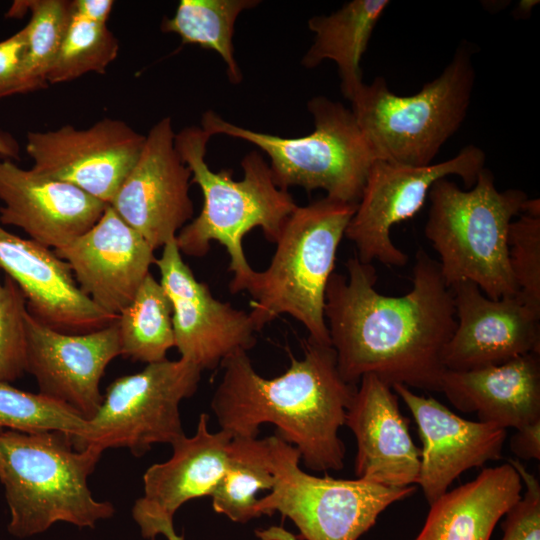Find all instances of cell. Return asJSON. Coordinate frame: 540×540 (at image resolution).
Segmentation results:
<instances>
[{
	"mask_svg": "<svg viewBox=\"0 0 540 540\" xmlns=\"http://www.w3.org/2000/svg\"><path fill=\"white\" fill-rule=\"evenodd\" d=\"M28 10L31 18L23 28L26 47L22 67L26 93L42 89L48 84L47 75L70 18L71 1H15L8 14L19 17Z\"/></svg>",
	"mask_w": 540,
	"mask_h": 540,
	"instance_id": "f1b7e54d",
	"label": "cell"
},
{
	"mask_svg": "<svg viewBox=\"0 0 540 540\" xmlns=\"http://www.w3.org/2000/svg\"><path fill=\"white\" fill-rule=\"evenodd\" d=\"M175 135L170 117L151 127L137 161L108 204L154 250L175 239L194 214L192 175L176 149Z\"/></svg>",
	"mask_w": 540,
	"mask_h": 540,
	"instance_id": "5bb4252c",
	"label": "cell"
},
{
	"mask_svg": "<svg viewBox=\"0 0 540 540\" xmlns=\"http://www.w3.org/2000/svg\"><path fill=\"white\" fill-rule=\"evenodd\" d=\"M274 474L267 437H232L222 478L211 494L212 508L233 522L258 518L259 491L271 490Z\"/></svg>",
	"mask_w": 540,
	"mask_h": 540,
	"instance_id": "484cf974",
	"label": "cell"
},
{
	"mask_svg": "<svg viewBox=\"0 0 540 540\" xmlns=\"http://www.w3.org/2000/svg\"><path fill=\"white\" fill-rule=\"evenodd\" d=\"M536 3H539V1H535V0H524V1H521L519 4H518V7L516 9L515 12H518L519 14H525L527 15L528 12L531 11V9L536 5Z\"/></svg>",
	"mask_w": 540,
	"mask_h": 540,
	"instance_id": "60d3db41",
	"label": "cell"
},
{
	"mask_svg": "<svg viewBox=\"0 0 540 540\" xmlns=\"http://www.w3.org/2000/svg\"><path fill=\"white\" fill-rule=\"evenodd\" d=\"M261 540H298L292 534L286 532L280 527H272L264 531H256Z\"/></svg>",
	"mask_w": 540,
	"mask_h": 540,
	"instance_id": "f35d334b",
	"label": "cell"
},
{
	"mask_svg": "<svg viewBox=\"0 0 540 540\" xmlns=\"http://www.w3.org/2000/svg\"><path fill=\"white\" fill-rule=\"evenodd\" d=\"M25 47L23 28L0 41V99L26 93L22 71Z\"/></svg>",
	"mask_w": 540,
	"mask_h": 540,
	"instance_id": "e575fe53",
	"label": "cell"
},
{
	"mask_svg": "<svg viewBox=\"0 0 540 540\" xmlns=\"http://www.w3.org/2000/svg\"><path fill=\"white\" fill-rule=\"evenodd\" d=\"M27 373L39 393L65 403L87 420L103 400L100 382L109 363L121 355L117 320L91 332L66 333L25 317Z\"/></svg>",
	"mask_w": 540,
	"mask_h": 540,
	"instance_id": "9a60e30c",
	"label": "cell"
},
{
	"mask_svg": "<svg viewBox=\"0 0 540 540\" xmlns=\"http://www.w3.org/2000/svg\"><path fill=\"white\" fill-rule=\"evenodd\" d=\"M160 534L164 535L167 540H184L183 536L176 534L173 524L163 527Z\"/></svg>",
	"mask_w": 540,
	"mask_h": 540,
	"instance_id": "ab89813d",
	"label": "cell"
},
{
	"mask_svg": "<svg viewBox=\"0 0 540 540\" xmlns=\"http://www.w3.org/2000/svg\"><path fill=\"white\" fill-rule=\"evenodd\" d=\"M507 245L516 296L540 314V213L522 212L513 220Z\"/></svg>",
	"mask_w": 540,
	"mask_h": 540,
	"instance_id": "1f68e13d",
	"label": "cell"
},
{
	"mask_svg": "<svg viewBox=\"0 0 540 540\" xmlns=\"http://www.w3.org/2000/svg\"><path fill=\"white\" fill-rule=\"evenodd\" d=\"M114 2L112 0H74L72 11L79 16L99 24H106L110 17Z\"/></svg>",
	"mask_w": 540,
	"mask_h": 540,
	"instance_id": "8d00e7d4",
	"label": "cell"
},
{
	"mask_svg": "<svg viewBox=\"0 0 540 540\" xmlns=\"http://www.w3.org/2000/svg\"><path fill=\"white\" fill-rule=\"evenodd\" d=\"M121 355L146 364L163 361L175 347L171 303L149 273L118 315Z\"/></svg>",
	"mask_w": 540,
	"mask_h": 540,
	"instance_id": "83f0119b",
	"label": "cell"
},
{
	"mask_svg": "<svg viewBox=\"0 0 540 540\" xmlns=\"http://www.w3.org/2000/svg\"><path fill=\"white\" fill-rule=\"evenodd\" d=\"M210 138L195 125L175 135L176 149L191 171V183L199 186L203 196L199 215L179 231L176 243L182 254L193 257L205 256L212 241L224 246L234 274L229 290L236 294L245 290L254 272L242 247L243 237L259 227L268 241L276 243L298 205L288 190L276 186L268 163L257 150L243 157L240 180L233 179L231 170H211L205 160Z\"/></svg>",
	"mask_w": 540,
	"mask_h": 540,
	"instance_id": "3957f363",
	"label": "cell"
},
{
	"mask_svg": "<svg viewBox=\"0 0 540 540\" xmlns=\"http://www.w3.org/2000/svg\"><path fill=\"white\" fill-rule=\"evenodd\" d=\"M102 453L93 447L75 449L61 432L0 428V481L11 514L9 532L32 536L56 522L94 528L112 517L113 505L96 500L88 486Z\"/></svg>",
	"mask_w": 540,
	"mask_h": 540,
	"instance_id": "277c9868",
	"label": "cell"
},
{
	"mask_svg": "<svg viewBox=\"0 0 540 540\" xmlns=\"http://www.w3.org/2000/svg\"><path fill=\"white\" fill-rule=\"evenodd\" d=\"M449 288L456 328L442 352L446 370L481 369L540 354V314L516 295L494 300L470 281Z\"/></svg>",
	"mask_w": 540,
	"mask_h": 540,
	"instance_id": "2e32d148",
	"label": "cell"
},
{
	"mask_svg": "<svg viewBox=\"0 0 540 540\" xmlns=\"http://www.w3.org/2000/svg\"><path fill=\"white\" fill-rule=\"evenodd\" d=\"M347 276L332 273L324 317L342 379L357 385L367 374L389 384L440 392L442 352L456 328L453 295L438 262L415 254L412 289L403 296L375 289L376 270L356 256Z\"/></svg>",
	"mask_w": 540,
	"mask_h": 540,
	"instance_id": "6da1fadb",
	"label": "cell"
},
{
	"mask_svg": "<svg viewBox=\"0 0 540 540\" xmlns=\"http://www.w3.org/2000/svg\"><path fill=\"white\" fill-rule=\"evenodd\" d=\"M389 3L388 0H352L329 15L310 18L308 27L315 38L301 60L302 65L313 69L324 60L335 62L341 92L351 101L364 84L362 56Z\"/></svg>",
	"mask_w": 540,
	"mask_h": 540,
	"instance_id": "d4e9b609",
	"label": "cell"
},
{
	"mask_svg": "<svg viewBox=\"0 0 540 540\" xmlns=\"http://www.w3.org/2000/svg\"><path fill=\"white\" fill-rule=\"evenodd\" d=\"M20 147L16 139L9 133L0 131V157L18 159Z\"/></svg>",
	"mask_w": 540,
	"mask_h": 540,
	"instance_id": "74e56055",
	"label": "cell"
},
{
	"mask_svg": "<svg viewBox=\"0 0 540 540\" xmlns=\"http://www.w3.org/2000/svg\"><path fill=\"white\" fill-rule=\"evenodd\" d=\"M119 42L106 24L89 21L72 11L65 34L47 75L48 84L103 74L116 59Z\"/></svg>",
	"mask_w": 540,
	"mask_h": 540,
	"instance_id": "f546056e",
	"label": "cell"
},
{
	"mask_svg": "<svg viewBox=\"0 0 540 540\" xmlns=\"http://www.w3.org/2000/svg\"><path fill=\"white\" fill-rule=\"evenodd\" d=\"M27 300L9 276H0V381L11 383L26 372Z\"/></svg>",
	"mask_w": 540,
	"mask_h": 540,
	"instance_id": "d6a6232c",
	"label": "cell"
},
{
	"mask_svg": "<svg viewBox=\"0 0 540 540\" xmlns=\"http://www.w3.org/2000/svg\"><path fill=\"white\" fill-rule=\"evenodd\" d=\"M201 372L185 359H165L115 379L74 448H127L141 457L155 444L171 445L185 435L180 403L196 393Z\"/></svg>",
	"mask_w": 540,
	"mask_h": 540,
	"instance_id": "30bf717a",
	"label": "cell"
},
{
	"mask_svg": "<svg viewBox=\"0 0 540 540\" xmlns=\"http://www.w3.org/2000/svg\"><path fill=\"white\" fill-rule=\"evenodd\" d=\"M274 485L255 505L257 517L279 512L298 528V540H358L414 485L387 487L362 479L318 477L300 468L299 451L275 434L267 437Z\"/></svg>",
	"mask_w": 540,
	"mask_h": 540,
	"instance_id": "9c48e42d",
	"label": "cell"
},
{
	"mask_svg": "<svg viewBox=\"0 0 540 540\" xmlns=\"http://www.w3.org/2000/svg\"><path fill=\"white\" fill-rule=\"evenodd\" d=\"M232 435L209 430V415L201 413L193 436L172 443V456L151 465L143 475L144 495L132 509L141 534L154 540L157 530L173 523L176 511L186 502L211 496L223 476Z\"/></svg>",
	"mask_w": 540,
	"mask_h": 540,
	"instance_id": "ffe728a7",
	"label": "cell"
},
{
	"mask_svg": "<svg viewBox=\"0 0 540 540\" xmlns=\"http://www.w3.org/2000/svg\"><path fill=\"white\" fill-rule=\"evenodd\" d=\"M358 383L345 417L357 443L355 476L387 487L417 484L421 450L399 409V397L376 375H364Z\"/></svg>",
	"mask_w": 540,
	"mask_h": 540,
	"instance_id": "7402d4cb",
	"label": "cell"
},
{
	"mask_svg": "<svg viewBox=\"0 0 540 540\" xmlns=\"http://www.w3.org/2000/svg\"><path fill=\"white\" fill-rule=\"evenodd\" d=\"M523 486L510 462L485 468L430 504L414 540H490L498 521L521 498Z\"/></svg>",
	"mask_w": 540,
	"mask_h": 540,
	"instance_id": "cb8c5ba5",
	"label": "cell"
},
{
	"mask_svg": "<svg viewBox=\"0 0 540 540\" xmlns=\"http://www.w3.org/2000/svg\"><path fill=\"white\" fill-rule=\"evenodd\" d=\"M428 197L424 233L439 256L446 285L470 281L494 300L516 295L507 235L527 194L520 189L498 191L492 172L483 168L469 190L445 177L432 184Z\"/></svg>",
	"mask_w": 540,
	"mask_h": 540,
	"instance_id": "8992f818",
	"label": "cell"
},
{
	"mask_svg": "<svg viewBox=\"0 0 540 540\" xmlns=\"http://www.w3.org/2000/svg\"><path fill=\"white\" fill-rule=\"evenodd\" d=\"M440 392L463 413L500 428L520 429L540 420V354L468 371L446 370Z\"/></svg>",
	"mask_w": 540,
	"mask_h": 540,
	"instance_id": "603a6c76",
	"label": "cell"
},
{
	"mask_svg": "<svg viewBox=\"0 0 540 540\" xmlns=\"http://www.w3.org/2000/svg\"><path fill=\"white\" fill-rule=\"evenodd\" d=\"M154 251L110 205L88 231L54 250L69 264L79 289L117 317L151 273Z\"/></svg>",
	"mask_w": 540,
	"mask_h": 540,
	"instance_id": "e0dca14e",
	"label": "cell"
},
{
	"mask_svg": "<svg viewBox=\"0 0 540 540\" xmlns=\"http://www.w3.org/2000/svg\"><path fill=\"white\" fill-rule=\"evenodd\" d=\"M471 54L459 46L443 72L414 95L394 94L381 76L362 85L351 111L375 160L431 164L466 117L475 81Z\"/></svg>",
	"mask_w": 540,
	"mask_h": 540,
	"instance_id": "52a82bcc",
	"label": "cell"
},
{
	"mask_svg": "<svg viewBox=\"0 0 540 540\" xmlns=\"http://www.w3.org/2000/svg\"><path fill=\"white\" fill-rule=\"evenodd\" d=\"M0 224L22 229L29 239L59 249L88 231L108 204L66 182L0 161Z\"/></svg>",
	"mask_w": 540,
	"mask_h": 540,
	"instance_id": "44dd1931",
	"label": "cell"
},
{
	"mask_svg": "<svg viewBox=\"0 0 540 540\" xmlns=\"http://www.w3.org/2000/svg\"><path fill=\"white\" fill-rule=\"evenodd\" d=\"M145 141L126 122L104 118L87 129L64 125L30 131L26 152L34 173L69 183L109 204L134 166Z\"/></svg>",
	"mask_w": 540,
	"mask_h": 540,
	"instance_id": "7c38bea8",
	"label": "cell"
},
{
	"mask_svg": "<svg viewBox=\"0 0 540 540\" xmlns=\"http://www.w3.org/2000/svg\"><path fill=\"white\" fill-rule=\"evenodd\" d=\"M172 308L175 347L180 358L203 370H214L230 355L256 344L249 312L216 299L184 262L176 238L163 246L154 263Z\"/></svg>",
	"mask_w": 540,
	"mask_h": 540,
	"instance_id": "4fadbf2b",
	"label": "cell"
},
{
	"mask_svg": "<svg viewBox=\"0 0 540 540\" xmlns=\"http://www.w3.org/2000/svg\"><path fill=\"white\" fill-rule=\"evenodd\" d=\"M0 270L24 293L27 309L51 328L86 333L117 320L78 287L69 264L53 249L21 238L0 224Z\"/></svg>",
	"mask_w": 540,
	"mask_h": 540,
	"instance_id": "d6986e66",
	"label": "cell"
},
{
	"mask_svg": "<svg viewBox=\"0 0 540 540\" xmlns=\"http://www.w3.org/2000/svg\"><path fill=\"white\" fill-rule=\"evenodd\" d=\"M307 108L315 128L301 137L250 130L212 110L203 114L201 127L211 137L226 135L258 147L268 156L273 181L280 189H322L327 197L357 204L375 158L352 111L324 96L310 99Z\"/></svg>",
	"mask_w": 540,
	"mask_h": 540,
	"instance_id": "ba28073f",
	"label": "cell"
},
{
	"mask_svg": "<svg viewBox=\"0 0 540 540\" xmlns=\"http://www.w3.org/2000/svg\"><path fill=\"white\" fill-rule=\"evenodd\" d=\"M485 159L481 148L469 145L456 156L427 166L374 160L345 230V237L356 246L355 256L363 263L377 260L390 266H404L408 256L392 242V227L422 208L438 179L457 175L467 188H472Z\"/></svg>",
	"mask_w": 540,
	"mask_h": 540,
	"instance_id": "8fae6325",
	"label": "cell"
},
{
	"mask_svg": "<svg viewBox=\"0 0 540 540\" xmlns=\"http://www.w3.org/2000/svg\"><path fill=\"white\" fill-rule=\"evenodd\" d=\"M303 347V358L291 356L288 369L271 379L254 369L246 351L227 357L211 409L232 437H257L261 425L273 424L306 468L339 471L346 455L339 430L357 385L340 376L331 345L307 338Z\"/></svg>",
	"mask_w": 540,
	"mask_h": 540,
	"instance_id": "7a4b0ae2",
	"label": "cell"
},
{
	"mask_svg": "<svg viewBox=\"0 0 540 540\" xmlns=\"http://www.w3.org/2000/svg\"><path fill=\"white\" fill-rule=\"evenodd\" d=\"M510 450L520 459H540V420L517 429L510 439Z\"/></svg>",
	"mask_w": 540,
	"mask_h": 540,
	"instance_id": "d590c367",
	"label": "cell"
},
{
	"mask_svg": "<svg viewBox=\"0 0 540 540\" xmlns=\"http://www.w3.org/2000/svg\"><path fill=\"white\" fill-rule=\"evenodd\" d=\"M259 3L258 0H181L175 14L162 21L161 30L177 34L184 45L216 52L226 64L229 81L239 84L243 76L234 56V26L242 11Z\"/></svg>",
	"mask_w": 540,
	"mask_h": 540,
	"instance_id": "4316f807",
	"label": "cell"
},
{
	"mask_svg": "<svg viewBox=\"0 0 540 540\" xmlns=\"http://www.w3.org/2000/svg\"><path fill=\"white\" fill-rule=\"evenodd\" d=\"M519 473L525 492L506 512L501 540H540V484L518 460H509Z\"/></svg>",
	"mask_w": 540,
	"mask_h": 540,
	"instance_id": "836d02e7",
	"label": "cell"
},
{
	"mask_svg": "<svg viewBox=\"0 0 540 540\" xmlns=\"http://www.w3.org/2000/svg\"><path fill=\"white\" fill-rule=\"evenodd\" d=\"M0 428L24 433L61 432L74 444L85 436L88 420L65 403L0 381Z\"/></svg>",
	"mask_w": 540,
	"mask_h": 540,
	"instance_id": "4dcf8cb0",
	"label": "cell"
},
{
	"mask_svg": "<svg viewBox=\"0 0 540 540\" xmlns=\"http://www.w3.org/2000/svg\"><path fill=\"white\" fill-rule=\"evenodd\" d=\"M356 206L325 196L292 212L269 266L254 271L245 286L257 332L288 314L306 328L309 339L331 345L324 317L325 291Z\"/></svg>",
	"mask_w": 540,
	"mask_h": 540,
	"instance_id": "5b68a950",
	"label": "cell"
},
{
	"mask_svg": "<svg viewBox=\"0 0 540 540\" xmlns=\"http://www.w3.org/2000/svg\"><path fill=\"white\" fill-rule=\"evenodd\" d=\"M392 389L418 427L422 448L417 485L429 505L463 472L502 458L506 429L466 420L435 398L418 395L403 384H394Z\"/></svg>",
	"mask_w": 540,
	"mask_h": 540,
	"instance_id": "ac0fdd59",
	"label": "cell"
}]
</instances>
